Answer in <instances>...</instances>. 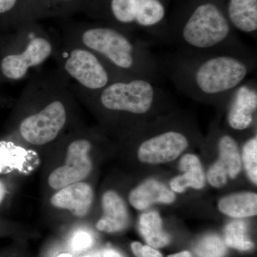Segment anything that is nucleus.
I'll return each mask as SVG.
<instances>
[{"instance_id": "1", "label": "nucleus", "mask_w": 257, "mask_h": 257, "mask_svg": "<svg viewBox=\"0 0 257 257\" xmlns=\"http://www.w3.org/2000/svg\"><path fill=\"white\" fill-rule=\"evenodd\" d=\"M256 67V57L213 54L170 56L165 69L184 95L202 102L224 105L231 92Z\"/></svg>"}, {"instance_id": "2", "label": "nucleus", "mask_w": 257, "mask_h": 257, "mask_svg": "<svg viewBox=\"0 0 257 257\" xmlns=\"http://www.w3.org/2000/svg\"><path fill=\"white\" fill-rule=\"evenodd\" d=\"M167 42L184 55H254L236 36L220 7L212 2L197 5Z\"/></svg>"}, {"instance_id": "3", "label": "nucleus", "mask_w": 257, "mask_h": 257, "mask_svg": "<svg viewBox=\"0 0 257 257\" xmlns=\"http://www.w3.org/2000/svg\"><path fill=\"white\" fill-rule=\"evenodd\" d=\"M82 42L115 69L123 71L128 78L160 82L163 69L147 42L134 40L110 28L89 29L83 34Z\"/></svg>"}, {"instance_id": "4", "label": "nucleus", "mask_w": 257, "mask_h": 257, "mask_svg": "<svg viewBox=\"0 0 257 257\" xmlns=\"http://www.w3.org/2000/svg\"><path fill=\"white\" fill-rule=\"evenodd\" d=\"M168 93L150 79H117L100 91L99 101L106 110L147 116L169 100Z\"/></svg>"}, {"instance_id": "5", "label": "nucleus", "mask_w": 257, "mask_h": 257, "mask_svg": "<svg viewBox=\"0 0 257 257\" xmlns=\"http://www.w3.org/2000/svg\"><path fill=\"white\" fill-rule=\"evenodd\" d=\"M66 119L63 104L59 101H52L40 112L25 118L20 124V134L32 145H45L57 138Z\"/></svg>"}, {"instance_id": "6", "label": "nucleus", "mask_w": 257, "mask_h": 257, "mask_svg": "<svg viewBox=\"0 0 257 257\" xmlns=\"http://www.w3.org/2000/svg\"><path fill=\"white\" fill-rule=\"evenodd\" d=\"M110 8L118 23L135 25L152 34L165 19L166 9L162 0H111Z\"/></svg>"}, {"instance_id": "7", "label": "nucleus", "mask_w": 257, "mask_h": 257, "mask_svg": "<svg viewBox=\"0 0 257 257\" xmlns=\"http://www.w3.org/2000/svg\"><path fill=\"white\" fill-rule=\"evenodd\" d=\"M189 145L183 132L168 130L151 135L139 146V160L145 163L160 164L176 160Z\"/></svg>"}, {"instance_id": "8", "label": "nucleus", "mask_w": 257, "mask_h": 257, "mask_svg": "<svg viewBox=\"0 0 257 257\" xmlns=\"http://www.w3.org/2000/svg\"><path fill=\"white\" fill-rule=\"evenodd\" d=\"M64 69L71 77L90 90H102L114 82L104 64L90 51H72L66 60Z\"/></svg>"}, {"instance_id": "9", "label": "nucleus", "mask_w": 257, "mask_h": 257, "mask_svg": "<svg viewBox=\"0 0 257 257\" xmlns=\"http://www.w3.org/2000/svg\"><path fill=\"white\" fill-rule=\"evenodd\" d=\"M92 148L90 142L78 140L69 145L65 165L58 167L50 174L49 185L52 189H61L70 184L82 182L92 169L89 157Z\"/></svg>"}, {"instance_id": "10", "label": "nucleus", "mask_w": 257, "mask_h": 257, "mask_svg": "<svg viewBox=\"0 0 257 257\" xmlns=\"http://www.w3.org/2000/svg\"><path fill=\"white\" fill-rule=\"evenodd\" d=\"M226 119L232 130L244 131L252 125L257 110L256 80L246 79L231 92L225 101Z\"/></svg>"}, {"instance_id": "11", "label": "nucleus", "mask_w": 257, "mask_h": 257, "mask_svg": "<svg viewBox=\"0 0 257 257\" xmlns=\"http://www.w3.org/2000/svg\"><path fill=\"white\" fill-rule=\"evenodd\" d=\"M52 52V45L46 39H32L22 53L5 56L1 62L2 72L8 79H22L26 75L29 68L43 63Z\"/></svg>"}, {"instance_id": "12", "label": "nucleus", "mask_w": 257, "mask_h": 257, "mask_svg": "<svg viewBox=\"0 0 257 257\" xmlns=\"http://www.w3.org/2000/svg\"><path fill=\"white\" fill-rule=\"evenodd\" d=\"M219 159L208 172V180L213 187L219 188L234 179L241 171V160L237 143L231 135H222L218 140Z\"/></svg>"}, {"instance_id": "13", "label": "nucleus", "mask_w": 257, "mask_h": 257, "mask_svg": "<svg viewBox=\"0 0 257 257\" xmlns=\"http://www.w3.org/2000/svg\"><path fill=\"white\" fill-rule=\"evenodd\" d=\"M93 196L92 187L79 182L61 189L52 198L51 202L54 207L68 209L74 215L83 217L90 209Z\"/></svg>"}, {"instance_id": "14", "label": "nucleus", "mask_w": 257, "mask_h": 257, "mask_svg": "<svg viewBox=\"0 0 257 257\" xmlns=\"http://www.w3.org/2000/svg\"><path fill=\"white\" fill-rule=\"evenodd\" d=\"M103 216L96 224V229L114 233L127 227L128 215L126 204L117 193L107 191L102 197Z\"/></svg>"}, {"instance_id": "15", "label": "nucleus", "mask_w": 257, "mask_h": 257, "mask_svg": "<svg viewBox=\"0 0 257 257\" xmlns=\"http://www.w3.org/2000/svg\"><path fill=\"white\" fill-rule=\"evenodd\" d=\"M225 15L233 29L256 37L257 0H229Z\"/></svg>"}, {"instance_id": "16", "label": "nucleus", "mask_w": 257, "mask_h": 257, "mask_svg": "<svg viewBox=\"0 0 257 257\" xmlns=\"http://www.w3.org/2000/svg\"><path fill=\"white\" fill-rule=\"evenodd\" d=\"M173 192L169 190L163 184L150 179L140 184L130 193L128 200L130 204L138 210H143L154 203L170 204L175 201Z\"/></svg>"}, {"instance_id": "17", "label": "nucleus", "mask_w": 257, "mask_h": 257, "mask_svg": "<svg viewBox=\"0 0 257 257\" xmlns=\"http://www.w3.org/2000/svg\"><path fill=\"white\" fill-rule=\"evenodd\" d=\"M180 169L184 171V174L172 179L170 183L172 190L182 193L187 187L200 189L204 187V176L202 165L196 155L187 154L182 157Z\"/></svg>"}, {"instance_id": "18", "label": "nucleus", "mask_w": 257, "mask_h": 257, "mask_svg": "<svg viewBox=\"0 0 257 257\" xmlns=\"http://www.w3.org/2000/svg\"><path fill=\"white\" fill-rule=\"evenodd\" d=\"M218 207L221 213L231 217L255 216L257 213V195L252 192L231 194L222 198Z\"/></svg>"}, {"instance_id": "19", "label": "nucleus", "mask_w": 257, "mask_h": 257, "mask_svg": "<svg viewBox=\"0 0 257 257\" xmlns=\"http://www.w3.org/2000/svg\"><path fill=\"white\" fill-rule=\"evenodd\" d=\"M139 228L148 246L164 247L170 242V236L162 229V221L156 211L145 213L140 216Z\"/></svg>"}, {"instance_id": "20", "label": "nucleus", "mask_w": 257, "mask_h": 257, "mask_svg": "<svg viewBox=\"0 0 257 257\" xmlns=\"http://www.w3.org/2000/svg\"><path fill=\"white\" fill-rule=\"evenodd\" d=\"M224 243L226 246L240 251H246L253 248V243L248 236L246 223L242 221H233L226 225L224 229Z\"/></svg>"}, {"instance_id": "21", "label": "nucleus", "mask_w": 257, "mask_h": 257, "mask_svg": "<svg viewBox=\"0 0 257 257\" xmlns=\"http://www.w3.org/2000/svg\"><path fill=\"white\" fill-rule=\"evenodd\" d=\"M226 252V244L217 235L206 236L195 248L197 257H224Z\"/></svg>"}, {"instance_id": "22", "label": "nucleus", "mask_w": 257, "mask_h": 257, "mask_svg": "<svg viewBox=\"0 0 257 257\" xmlns=\"http://www.w3.org/2000/svg\"><path fill=\"white\" fill-rule=\"evenodd\" d=\"M242 160L245 170L250 179L257 182V138L249 139L243 145Z\"/></svg>"}, {"instance_id": "23", "label": "nucleus", "mask_w": 257, "mask_h": 257, "mask_svg": "<svg viewBox=\"0 0 257 257\" xmlns=\"http://www.w3.org/2000/svg\"><path fill=\"white\" fill-rule=\"evenodd\" d=\"M84 257H124L117 251L114 249H106L99 250V251H94L87 255Z\"/></svg>"}, {"instance_id": "24", "label": "nucleus", "mask_w": 257, "mask_h": 257, "mask_svg": "<svg viewBox=\"0 0 257 257\" xmlns=\"http://www.w3.org/2000/svg\"><path fill=\"white\" fill-rule=\"evenodd\" d=\"M16 3L17 0H0V14L10 11Z\"/></svg>"}, {"instance_id": "25", "label": "nucleus", "mask_w": 257, "mask_h": 257, "mask_svg": "<svg viewBox=\"0 0 257 257\" xmlns=\"http://www.w3.org/2000/svg\"><path fill=\"white\" fill-rule=\"evenodd\" d=\"M91 242V239L89 235L87 234H83V235H79L77 238V241L75 240V246L77 247H87L89 246V243Z\"/></svg>"}, {"instance_id": "26", "label": "nucleus", "mask_w": 257, "mask_h": 257, "mask_svg": "<svg viewBox=\"0 0 257 257\" xmlns=\"http://www.w3.org/2000/svg\"><path fill=\"white\" fill-rule=\"evenodd\" d=\"M141 257H162L157 250L150 246H143V254Z\"/></svg>"}, {"instance_id": "27", "label": "nucleus", "mask_w": 257, "mask_h": 257, "mask_svg": "<svg viewBox=\"0 0 257 257\" xmlns=\"http://www.w3.org/2000/svg\"><path fill=\"white\" fill-rule=\"evenodd\" d=\"M132 249L137 256L141 257L143 254V245L140 242H134L132 243Z\"/></svg>"}, {"instance_id": "28", "label": "nucleus", "mask_w": 257, "mask_h": 257, "mask_svg": "<svg viewBox=\"0 0 257 257\" xmlns=\"http://www.w3.org/2000/svg\"><path fill=\"white\" fill-rule=\"evenodd\" d=\"M7 188L3 181L0 180V206L4 202L7 196Z\"/></svg>"}, {"instance_id": "29", "label": "nucleus", "mask_w": 257, "mask_h": 257, "mask_svg": "<svg viewBox=\"0 0 257 257\" xmlns=\"http://www.w3.org/2000/svg\"><path fill=\"white\" fill-rule=\"evenodd\" d=\"M168 257H192V255L189 251H184L180 253H175V254L170 255Z\"/></svg>"}]
</instances>
